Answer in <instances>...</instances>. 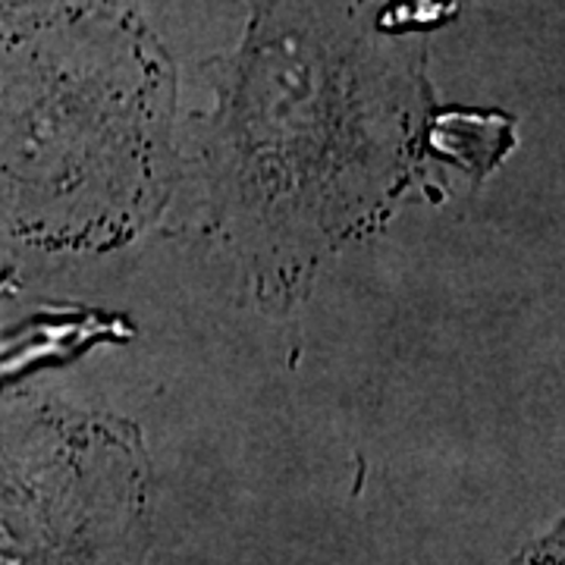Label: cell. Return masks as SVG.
I'll use <instances>...</instances> for the list:
<instances>
[{"mask_svg":"<svg viewBox=\"0 0 565 565\" xmlns=\"http://www.w3.org/2000/svg\"><path fill=\"white\" fill-rule=\"evenodd\" d=\"M412 102L399 66L245 63L221 132V195L270 248H327L405 177Z\"/></svg>","mask_w":565,"mask_h":565,"instance_id":"cell-1","label":"cell"}]
</instances>
